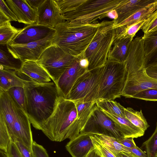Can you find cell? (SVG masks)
Here are the masks:
<instances>
[{"label": "cell", "instance_id": "8", "mask_svg": "<svg viewBox=\"0 0 157 157\" xmlns=\"http://www.w3.org/2000/svg\"><path fill=\"white\" fill-rule=\"evenodd\" d=\"M103 66L88 70L81 75L66 99L72 101L81 100L84 102L95 101Z\"/></svg>", "mask_w": 157, "mask_h": 157}, {"label": "cell", "instance_id": "15", "mask_svg": "<svg viewBox=\"0 0 157 157\" xmlns=\"http://www.w3.org/2000/svg\"><path fill=\"white\" fill-rule=\"evenodd\" d=\"M55 32V29L45 25L37 23L28 25L21 29L10 43L25 44L38 41Z\"/></svg>", "mask_w": 157, "mask_h": 157}, {"label": "cell", "instance_id": "7", "mask_svg": "<svg viewBox=\"0 0 157 157\" xmlns=\"http://www.w3.org/2000/svg\"><path fill=\"white\" fill-rule=\"evenodd\" d=\"M127 74L125 62L107 60L100 77L97 99L114 100L122 96Z\"/></svg>", "mask_w": 157, "mask_h": 157}, {"label": "cell", "instance_id": "1", "mask_svg": "<svg viewBox=\"0 0 157 157\" xmlns=\"http://www.w3.org/2000/svg\"><path fill=\"white\" fill-rule=\"evenodd\" d=\"M25 112L36 129L40 130L53 113L60 97L53 82L38 83L29 80L24 87Z\"/></svg>", "mask_w": 157, "mask_h": 157}, {"label": "cell", "instance_id": "44", "mask_svg": "<svg viewBox=\"0 0 157 157\" xmlns=\"http://www.w3.org/2000/svg\"><path fill=\"white\" fill-rule=\"evenodd\" d=\"M44 0H26L29 5L33 9L36 10L39 6Z\"/></svg>", "mask_w": 157, "mask_h": 157}, {"label": "cell", "instance_id": "30", "mask_svg": "<svg viewBox=\"0 0 157 157\" xmlns=\"http://www.w3.org/2000/svg\"><path fill=\"white\" fill-rule=\"evenodd\" d=\"M11 141L6 124L2 114L0 112V148L6 152L9 144Z\"/></svg>", "mask_w": 157, "mask_h": 157}, {"label": "cell", "instance_id": "46", "mask_svg": "<svg viewBox=\"0 0 157 157\" xmlns=\"http://www.w3.org/2000/svg\"><path fill=\"white\" fill-rule=\"evenodd\" d=\"M86 157H102L98 150L95 148L91 150Z\"/></svg>", "mask_w": 157, "mask_h": 157}, {"label": "cell", "instance_id": "3", "mask_svg": "<svg viewBox=\"0 0 157 157\" xmlns=\"http://www.w3.org/2000/svg\"><path fill=\"white\" fill-rule=\"evenodd\" d=\"M99 22L82 24L65 21L55 28L53 44L79 60L95 36Z\"/></svg>", "mask_w": 157, "mask_h": 157}, {"label": "cell", "instance_id": "21", "mask_svg": "<svg viewBox=\"0 0 157 157\" xmlns=\"http://www.w3.org/2000/svg\"><path fill=\"white\" fill-rule=\"evenodd\" d=\"M157 9V0L137 10L128 17L114 26L117 34L130 25L147 18Z\"/></svg>", "mask_w": 157, "mask_h": 157}, {"label": "cell", "instance_id": "29", "mask_svg": "<svg viewBox=\"0 0 157 157\" xmlns=\"http://www.w3.org/2000/svg\"><path fill=\"white\" fill-rule=\"evenodd\" d=\"M95 135L100 142L113 154L122 152H128L125 147L120 144L116 138L104 135Z\"/></svg>", "mask_w": 157, "mask_h": 157}, {"label": "cell", "instance_id": "32", "mask_svg": "<svg viewBox=\"0 0 157 157\" xmlns=\"http://www.w3.org/2000/svg\"><path fill=\"white\" fill-rule=\"evenodd\" d=\"M142 146L145 147L147 157H157V123L154 132Z\"/></svg>", "mask_w": 157, "mask_h": 157}, {"label": "cell", "instance_id": "4", "mask_svg": "<svg viewBox=\"0 0 157 157\" xmlns=\"http://www.w3.org/2000/svg\"><path fill=\"white\" fill-rule=\"evenodd\" d=\"M122 0H56L66 21L82 24L96 22L115 9Z\"/></svg>", "mask_w": 157, "mask_h": 157}, {"label": "cell", "instance_id": "5", "mask_svg": "<svg viewBox=\"0 0 157 157\" xmlns=\"http://www.w3.org/2000/svg\"><path fill=\"white\" fill-rule=\"evenodd\" d=\"M0 112L4 117L11 140L20 142L32 150L33 141L28 115L7 91L0 89Z\"/></svg>", "mask_w": 157, "mask_h": 157}, {"label": "cell", "instance_id": "28", "mask_svg": "<svg viewBox=\"0 0 157 157\" xmlns=\"http://www.w3.org/2000/svg\"><path fill=\"white\" fill-rule=\"evenodd\" d=\"M12 26L10 21L0 25V44L6 45L9 44L14 36L21 31Z\"/></svg>", "mask_w": 157, "mask_h": 157}, {"label": "cell", "instance_id": "6", "mask_svg": "<svg viewBox=\"0 0 157 157\" xmlns=\"http://www.w3.org/2000/svg\"><path fill=\"white\" fill-rule=\"evenodd\" d=\"M114 21L99 23L96 33L85 51L84 57L89 62L88 70L104 66L107 60L115 36Z\"/></svg>", "mask_w": 157, "mask_h": 157}, {"label": "cell", "instance_id": "9", "mask_svg": "<svg viewBox=\"0 0 157 157\" xmlns=\"http://www.w3.org/2000/svg\"><path fill=\"white\" fill-rule=\"evenodd\" d=\"M76 59L58 46L52 44L43 52L37 62L46 70L56 84L65 70Z\"/></svg>", "mask_w": 157, "mask_h": 157}, {"label": "cell", "instance_id": "40", "mask_svg": "<svg viewBox=\"0 0 157 157\" xmlns=\"http://www.w3.org/2000/svg\"><path fill=\"white\" fill-rule=\"evenodd\" d=\"M20 151L23 157H35L32 150L22 143L18 141L13 142Z\"/></svg>", "mask_w": 157, "mask_h": 157}, {"label": "cell", "instance_id": "22", "mask_svg": "<svg viewBox=\"0 0 157 157\" xmlns=\"http://www.w3.org/2000/svg\"><path fill=\"white\" fill-rule=\"evenodd\" d=\"M130 38L121 37L114 39L108 56L107 60L125 62L129 47L133 40Z\"/></svg>", "mask_w": 157, "mask_h": 157}, {"label": "cell", "instance_id": "2", "mask_svg": "<svg viewBox=\"0 0 157 157\" xmlns=\"http://www.w3.org/2000/svg\"><path fill=\"white\" fill-rule=\"evenodd\" d=\"M87 120L78 117L73 101L60 97L53 113L41 130L52 141L70 140L80 135Z\"/></svg>", "mask_w": 157, "mask_h": 157}, {"label": "cell", "instance_id": "26", "mask_svg": "<svg viewBox=\"0 0 157 157\" xmlns=\"http://www.w3.org/2000/svg\"><path fill=\"white\" fill-rule=\"evenodd\" d=\"M125 117L134 125L144 131L149 127L142 110L137 111L130 107L125 109Z\"/></svg>", "mask_w": 157, "mask_h": 157}, {"label": "cell", "instance_id": "23", "mask_svg": "<svg viewBox=\"0 0 157 157\" xmlns=\"http://www.w3.org/2000/svg\"><path fill=\"white\" fill-rule=\"evenodd\" d=\"M28 80L22 78L16 71L0 67V89L7 91L16 86L24 87Z\"/></svg>", "mask_w": 157, "mask_h": 157}, {"label": "cell", "instance_id": "27", "mask_svg": "<svg viewBox=\"0 0 157 157\" xmlns=\"http://www.w3.org/2000/svg\"><path fill=\"white\" fill-rule=\"evenodd\" d=\"M142 37L144 41L146 61L157 54V29L144 34Z\"/></svg>", "mask_w": 157, "mask_h": 157}, {"label": "cell", "instance_id": "39", "mask_svg": "<svg viewBox=\"0 0 157 157\" xmlns=\"http://www.w3.org/2000/svg\"><path fill=\"white\" fill-rule=\"evenodd\" d=\"M7 157H23L14 143L10 142L6 152Z\"/></svg>", "mask_w": 157, "mask_h": 157}, {"label": "cell", "instance_id": "43", "mask_svg": "<svg viewBox=\"0 0 157 157\" xmlns=\"http://www.w3.org/2000/svg\"><path fill=\"white\" fill-rule=\"evenodd\" d=\"M125 148L128 152L131 153L135 157H147V154L137 146L132 148L125 147Z\"/></svg>", "mask_w": 157, "mask_h": 157}, {"label": "cell", "instance_id": "37", "mask_svg": "<svg viewBox=\"0 0 157 157\" xmlns=\"http://www.w3.org/2000/svg\"><path fill=\"white\" fill-rule=\"evenodd\" d=\"M0 11L2 12L10 21H17L16 16L4 0H0Z\"/></svg>", "mask_w": 157, "mask_h": 157}, {"label": "cell", "instance_id": "36", "mask_svg": "<svg viewBox=\"0 0 157 157\" xmlns=\"http://www.w3.org/2000/svg\"><path fill=\"white\" fill-rule=\"evenodd\" d=\"M90 137L95 148L98 150L102 157H116L100 142L95 134L90 136Z\"/></svg>", "mask_w": 157, "mask_h": 157}, {"label": "cell", "instance_id": "31", "mask_svg": "<svg viewBox=\"0 0 157 157\" xmlns=\"http://www.w3.org/2000/svg\"><path fill=\"white\" fill-rule=\"evenodd\" d=\"M147 18L136 22L115 34V39L121 37L130 38L133 39L137 32L144 25Z\"/></svg>", "mask_w": 157, "mask_h": 157}, {"label": "cell", "instance_id": "25", "mask_svg": "<svg viewBox=\"0 0 157 157\" xmlns=\"http://www.w3.org/2000/svg\"><path fill=\"white\" fill-rule=\"evenodd\" d=\"M95 102L97 105L102 110L112 114L126 117L125 108L119 102L103 99H98Z\"/></svg>", "mask_w": 157, "mask_h": 157}, {"label": "cell", "instance_id": "41", "mask_svg": "<svg viewBox=\"0 0 157 157\" xmlns=\"http://www.w3.org/2000/svg\"><path fill=\"white\" fill-rule=\"evenodd\" d=\"M146 71L149 76L157 79V62L146 65Z\"/></svg>", "mask_w": 157, "mask_h": 157}, {"label": "cell", "instance_id": "24", "mask_svg": "<svg viewBox=\"0 0 157 157\" xmlns=\"http://www.w3.org/2000/svg\"><path fill=\"white\" fill-rule=\"evenodd\" d=\"M23 62L12 55L8 51L7 45H0V67L20 71Z\"/></svg>", "mask_w": 157, "mask_h": 157}, {"label": "cell", "instance_id": "35", "mask_svg": "<svg viewBox=\"0 0 157 157\" xmlns=\"http://www.w3.org/2000/svg\"><path fill=\"white\" fill-rule=\"evenodd\" d=\"M132 98L146 101H157V89H151L140 92Z\"/></svg>", "mask_w": 157, "mask_h": 157}, {"label": "cell", "instance_id": "47", "mask_svg": "<svg viewBox=\"0 0 157 157\" xmlns=\"http://www.w3.org/2000/svg\"><path fill=\"white\" fill-rule=\"evenodd\" d=\"M79 63L80 66L85 69L88 70L89 65V62L87 59L84 57L79 60Z\"/></svg>", "mask_w": 157, "mask_h": 157}, {"label": "cell", "instance_id": "18", "mask_svg": "<svg viewBox=\"0 0 157 157\" xmlns=\"http://www.w3.org/2000/svg\"><path fill=\"white\" fill-rule=\"evenodd\" d=\"M102 110L113 121L116 128L123 138H137L144 135V131L134 125L126 118Z\"/></svg>", "mask_w": 157, "mask_h": 157}, {"label": "cell", "instance_id": "48", "mask_svg": "<svg viewBox=\"0 0 157 157\" xmlns=\"http://www.w3.org/2000/svg\"><path fill=\"white\" fill-rule=\"evenodd\" d=\"M9 21L10 19L2 12L0 11V25Z\"/></svg>", "mask_w": 157, "mask_h": 157}, {"label": "cell", "instance_id": "45", "mask_svg": "<svg viewBox=\"0 0 157 157\" xmlns=\"http://www.w3.org/2000/svg\"><path fill=\"white\" fill-rule=\"evenodd\" d=\"M106 17L116 20L118 18V14L116 11L114 9L111 10L106 14L105 17Z\"/></svg>", "mask_w": 157, "mask_h": 157}, {"label": "cell", "instance_id": "10", "mask_svg": "<svg viewBox=\"0 0 157 157\" xmlns=\"http://www.w3.org/2000/svg\"><path fill=\"white\" fill-rule=\"evenodd\" d=\"M81 133L104 135L117 140L123 137L113 121L96 103Z\"/></svg>", "mask_w": 157, "mask_h": 157}, {"label": "cell", "instance_id": "17", "mask_svg": "<svg viewBox=\"0 0 157 157\" xmlns=\"http://www.w3.org/2000/svg\"><path fill=\"white\" fill-rule=\"evenodd\" d=\"M93 135L81 133L67 144L65 146L67 150L72 157H86L91 150L95 148L90 137Z\"/></svg>", "mask_w": 157, "mask_h": 157}, {"label": "cell", "instance_id": "38", "mask_svg": "<svg viewBox=\"0 0 157 157\" xmlns=\"http://www.w3.org/2000/svg\"><path fill=\"white\" fill-rule=\"evenodd\" d=\"M32 150L35 157H49L46 150L43 147L33 141Z\"/></svg>", "mask_w": 157, "mask_h": 157}, {"label": "cell", "instance_id": "34", "mask_svg": "<svg viewBox=\"0 0 157 157\" xmlns=\"http://www.w3.org/2000/svg\"><path fill=\"white\" fill-rule=\"evenodd\" d=\"M141 29L144 34L157 29V9L147 18Z\"/></svg>", "mask_w": 157, "mask_h": 157}, {"label": "cell", "instance_id": "49", "mask_svg": "<svg viewBox=\"0 0 157 157\" xmlns=\"http://www.w3.org/2000/svg\"><path fill=\"white\" fill-rule=\"evenodd\" d=\"M116 157H135L131 153L122 152L113 154Z\"/></svg>", "mask_w": 157, "mask_h": 157}, {"label": "cell", "instance_id": "11", "mask_svg": "<svg viewBox=\"0 0 157 157\" xmlns=\"http://www.w3.org/2000/svg\"><path fill=\"white\" fill-rule=\"evenodd\" d=\"M55 33L41 40L26 44L9 43L7 45V49L14 57L23 62L37 61L45 50L52 44Z\"/></svg>", "mask_w": 157, "mask_h": 157}, {"label": "cell", "instance_id": "14", "mask_svg": "<svg viewBox=\"0 0 157 157\" xmlns=\"http://www.w3.org/2000/svg\"><path fill=\"white\" fill-rule=\"evenodd\" d=\"M87 71L80 66L79 60L76 59L65 70L56 84L60 97L66 99L78 79Z\"/></svg>", "mask_w": 157, "mask_h": 157}, {"label": "cell", "instance_id": "12", "mask_svg": "<svg viewBox=\"0 0 157 157\" xmlns=\"http://www.w3.org/2000/svg\"><path fill=\"white\" fill-rule=\"evenodd\" d=\"M151 89H157V79L147 75L146 68L127 71L122 96L132 98L140 92Z\"/></svg>", "mask_w": 157, "mask_h": 157}, {"label": "cell", "instance_id": "16", "mask_svg": "<svg viewBox=\"0 0 157 157\" xmlns=\"http://www.w3.org/2000/svg\"><path fill=\"white\" fill-rule=\"evenodd\" d=\"M5 1L16 16L18 22L28 25L37 23V11L29 5L26 0H6Z\"/></svg>", "mask_w": 157, "mask_h": 157}, {"label": "cell", "instance_id": "19", "mask_svg": "<svg viewBox=\"0 0 157 157\" xmlns=\"http://www.w3.org/2000/svg\"><path fill=\"white\" fill-rule=\"evenodd\" d=\"M20 71L30 80L38 83H46L51 81L48 73L37 61L24 62Z\"/></svg>", "mask_w": 157, "mask_h": 157}, {"label": "cell", "instance_id": "42", "mask_svg": "<svg viewBox=\"0 0 157 157\" xmlns=\"http://www.w3.org/2000/svg\"><path fill=\"white\" fill-rule=\"evenodd\" d=\"M117 140L120 144L127 148H132L137 146L132 137H123Z\"/></svg>", "mask_w": 157, "mask_h": 157}, {"label": "cell", "instance_id": "33", "mask_svg": "<svg viewBox=\"0 0 157 157\" xmlns=\"http://www.w3.org/2000/svg\"><path fill=\"white\" fill-rule=\"evenodd\" d=\"M14 101L25 112V98L24 87H13L7 91Z\"/></svg>", "mask_w": 157, "mask_h": 157}, {"label": "cell", "instance_id": "20", "mask_svg": "<svg viewBox=\"0 0 157 157\" xmlns=\"http://www.w3.org/2000/svg\"><path fill=\"white\" fill-rule=\"evenodd\" d=\"M155 0H122L115 9L118 18L114 21V26L126 19L135 11Z\"/></svg>", "mask_w": 157, "mask_h": 157}, {"label": "cell", "instance_id": "50", "mask_svg": "<svg viewBox=\"0 0 157 157\" xmlns=\"http://www.w3.org/2000/svg\"></svg>", "mask_w": 157, "mask_h": 157}, {"label": "cell", "instance_id": "13", "mask_svg": "<svg viewBox=\"0 0 157 157\" xmlns=\"http://www.w3.org/2000/svg\"><path fill=\"white\" fill-rule=\"evenodd\" d=\"M37 23L55 29L66 21L55 0H44L37 10Z\"/></svg>", "mask_w": 157, "mask_h": 157}]
</instances>
